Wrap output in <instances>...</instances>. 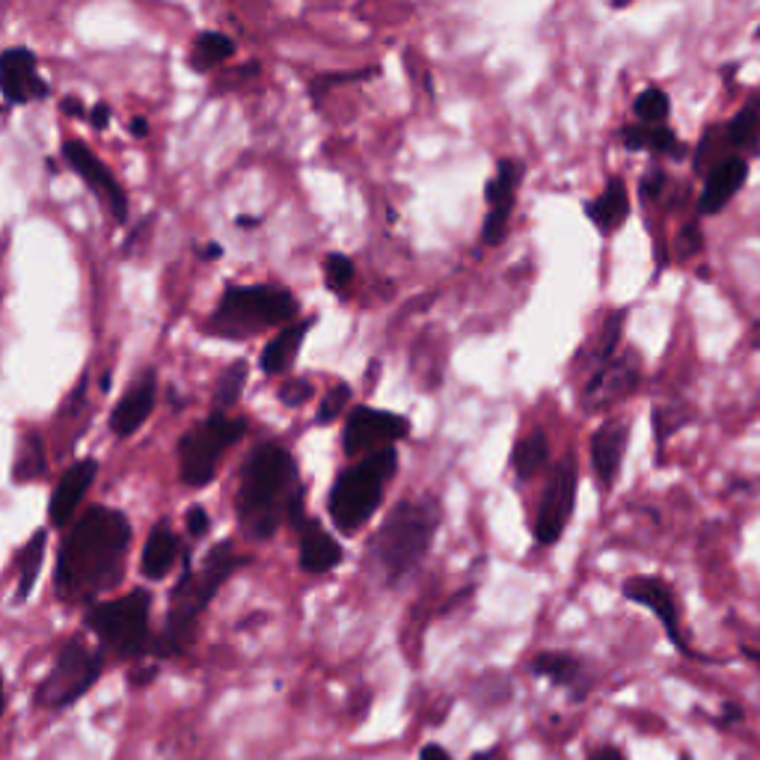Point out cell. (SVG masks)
<instances>
[{
	"mask_svg": "<svg viewBox=\"0 0 760 760\" xmlns=\"http://www.w3.org/2000/svg\"><path fill=\"white\" fill-rule=\"evenodd\" d=\"M740 650H742V657L751 659V663H754V666L760 668V650L758 648H749V645H742Z\"/></svg>",
	"mask_w": 760,
	"mask_h": 760,
	"instance_id": "obj_46",
	"label": "cell"
},
{
	"mask_svg": "<svg viewBox=\"0 0 760 760\" xmlns=\"http://www.w3.org/2000/svg\"><path fill=\"white\" fill-rule=\"evenodd\" d=\"M107 122H111V104L99 102L93 111H90V125H93V129H99V131H104L107 129Z\"/></svg>",
	"mask_w": 760,
	"mask_h": 760,
	"instance_id": "obj_40",
	"label": "cell"
},
{
	"mask_svg": "<svg viewBox=\"0 0 760 760\" xmlns=\"http://www.w3.org/2000/svg\"><path fill=\"white\" fill-rule=\"evenodd\" d=\"M95 475H99V461L95 458H81V461H74L65 470L60 484L51 493V502H48V523L51 526L63 528L72 523L78 509H81V502H84V496L93 487Z\"/></svg>",
	"mask_w": 760,
	"mask_h": 760,
	"instance_id": "obj_18",
	"label": "cell"
},
{
	"mask_svg": "<svg viewBox=\"0 0 760 760\" xmlns=\"http://www.w3.org/2000/svg\"><path fill=\"white\" fill-rule=\"evenodd\" d=\"M725 137H728V146L731 148H751L760 137V95L749 99L742 104L740 113L728 122L725 129Z\"/></svg>",
	"mask_w": 760,
	"mask_h": 760,
	"instance_id": "obj_32",
	"label": "cell"
},
{
	"mask_svg": "<svg viewBox=\"0 0 760 760\" xmlns=\"http://www.w3.org/2000/svg\"><path fill=\"white\" fill-rule=\"evenodd\" d=\"M532 671L541 677H547L558 687H571L579 680V671H583V663L567 654V650H541L538 657L532 659Z\"/></svg>",
	"mask_w": 760,
	"mask_h": 760,
	"instance_id": "obj_31",
	"label": "cell"
},
{
	"mask_svg": "<svg viewBox=\"0 0 760 760\" xmlns=\"http://www.w3.org/2000/svg\"><path fill=\"white\" fill-rule=\"evenodd\" d=\"M325 283L333 295H345L353 283V261L342 253H330L325 259Z\"/></svg>",
	"mask_w": 760,
	"mask_h": 760,
	"instance_id": "obj_34",
	"label": "cell"
},
{
	"mask_svg": "<svg viewBox=\"0 0 760 760\" xmlns=\"http://www.w3.org/2000/svg\"><path fill=\"white\" fill-rule=\"evenodd\" d=\"M244 434H247V419L226 417L217 410L185 431L178 440V475L185 487L203 491L205 484H212L226 452L244 440Z\"/></svg>",
	"mask_w": 760,
	"mask_h": 760,
	"instance_id": "obj_8",
	"label": "cell"
},
{
	"mask_svg": "<svg viewBox=\"0 0 760 760\" xmlns=\"http://www.w3.org/2000/svg\"><path fill=\"white\" fill-rule=\"evenodd\" d=\"M297 300L279 286H229L208 318L205 330L220 339H250L270 327H286L297 318Z\"/></svg>",
	"mask_w": 760,
	"mask_h": 760,
	"instance_id": "obj_6",
	"label": "cell"
},
{
	"mask_svg": "<svg viewBox=\"0 0 760 760\" xmlns=\"http://www.w3.org/2000/svg\"><path fill=\"white\" fill-rule=\"evenodd\" d=\"M550 461V443H547V434L541 431V428H535V431H528V434H523L514 443V449H511V470H514V475H517L520 482H528V479H535V475L547 466Z\"/></svg>",
	"mask_w": 760,
	"mask_h": 760,
	"instance_id": "obj_26",
	"label": "cell"
},
{
	"mask_svg": "<svg viewBox=\"0 0 760 760\" xmlns=\"http://www.w3.org/2000/svg\"><path fill=\"white\" fill-rule=\"evenodd\" d=\"M588 760H627V758H624V751L615 749V746H600V749L594 751Z\"/></svg>",
	"mask_w": 760,
	"mask_h": 760,
	"instance_id": "obj_43",
	"label": "cell"
},
{
	"mask_svg": "<svg viewBox=\"0 0 760 760\" xmlns=\"http://www.w3.org/2000/svg\"><path fill=\"white\" fill-rule=\"evenodd\" d=\"M297 550H300V571L309 576L330 574L333 567L342 565V544L327 532L316 517H304L297 523Z\"/></svg>",
	"mask_w": 760,
	"mask_h": 760,
	"instance_id": "obj_19",
	"label": "cell"
},
{
	"mask_svg": "<svg viewBox=\"0 0 760 760\" xmlns=\"http://www.w3.org/2000/svg\"><path fill=\"white\" fill-rule=\"evenodd\" d=\"M576 484H579V466H576L574 454H567L553 470L547 487L541 493L538 514H535V541L541 547H553L565 535L567 523L574 517Z\"/></svg>",
	"mask_w": 760,
	"mask_h": 760,
	"instance_id": "obj_10",
	"label": "cell"
},
{
	"mask_svg": "<svg viewBox=\"0 0 760 760\" xmlns=\"http://www.w3.org/2000/svg\"><path fill=\"white\" fill-rule=\"evenodd\" d=\"M419 760H452V754L440 742H428L425 749L419 751Z\"/></svg>",
	"mask_w": 760,
	"mask_h": 760,
	"instance_id": "obj_42",
	"label": "cell"
},
{
	"mask_svg": "<svg viewBox=\"0 0 760 760\" xmlns=\"http://www.w3.org/2000/svg\"><path fill=\"white\" fill-rule=\"evenodd\" d=\"M247 378H250V366L244 360L229 362L226 369L220 371V378L214 380L212 404L217 413H229V410L242 401L244 387H247Z\"/></svg>",
	"mask_w": 760,
	"mask_h": 760,
	"instance_id": "obj_29",
	"label": "cell"
},
{
	"mask_svg": "<svg viewBox=\"0 0 760 760\" xmlns=\"http://www.w3.org/2000/svg\"><path fill=\"white\" fill-rule=\"evenodd\" d=\"M746 178H749V161L742 155H725L722 161H716L713 167L705 173V191L698 199V214L713 217V214L722 212L725 205L740 194Z\"/></svg>",
	"mask_w": 760,
	"mask_h": 760,
	"instance_id": "obj_20",
	"label": "cell"
},
{
	"mask_svg": "<svg viewBox=\"0 0 760 760\" xmlns=\"http://www.w3.org/2000/svg\"><path fill=\"white\" fill-rule=\"evenodd\" d=\"M63 158L65 164L72 167V173H78V176L84 178L86 185L93 187L95 194L107 203L113 220H129V196H125V191H122V185L116 182V176L104 167V161L95 155L93 148L84 146L81 140H65Z\"/></svg>",
	"mask_w": 760,
	"mask_h": 760,
	"instance_id": "obj_13",
	"label": "cell"
},
{
	"mask_svg": "<svg viewBox=\"0 0 760 760\" xmlns=\"http://www.w3.org/2000/svg\"><path fill=\"white\" fill-rule=\"evenodd\" d=\"M520 178H523V164L520 161H500L496 176L484 185V203H487V217H484L482 238L484 244H502L509 233L511 212H514V199H517Z\"/></svg>",
	"mask_w": 760,
	"mask_h": 760,
	"instance_id": "obj_15",
	"label": "cell"
},
{
	"mask_svg": "<svg viewBox=\"0 0 760 760\" xmlns=\"http://www.w3.org/2000/svg\"><path fill=\"white\" fill-rule=\"evenodd\" d=\"M0 93L10 104H30L48 99L51 86L39 74L37 54L30 48L19 45L0 54Z\"/></svg>",
	"mask_w": 760,
	"mask_h": 760,
	"instance_id": "obj_16",
	"label": "cell"
},
{
	"mask_svg": "<svg viewBox=\"0 0 760 760\" xmlns=\"http://www.w3.org/2000/svg\"><path fill=\"white\" fill-rule=\"evenodd\" d=\"M307 491L300 484L295 454L279 443H259L247 454L235 496L238 526L247 538L270 541L283 523L297 526L307 517Z\"/></svg>",
	"mask_w": 760,
	"mask_h": 760,
	"instance_id": "obj_2",
	"label": "cell"
},
{
	"mask_svg": "<svg viewBox=\"0 0 760 760\" xmlns=\"http://www.w3.org/2000/svg\"><path fill=\"white\" fill-rule=\"evenodd\" d=\"M104 671V650L90 648L81 636H74L60 648L54 666L45 675V680L37 689V707L42 710H69L90 689L99 684Z\"/></svg>",
	"mask_w": 760,
	"mask_h": 760,
	"instance_id": "obj_9",
	"label": "cell"
},
{
	"mask_svg": "<svg viewBox=\"0 0 760 760\" xmlns=\"http://www.w3.org/2000/svg\"><path fill=\"white\" fill-rule=\"evenodd\" d=\"M754 39H758V42H760V28H758V30H754Z\"/></svg>",
	"mask_w": 760,
	"mask_h": 760,
	"instance_id": "obj_50",
	"label": "cell"
},
{
	"mask_svg": "<svg viewBox=\"0 0 760 760\" xmlns=\"http://www.w3.org/2000/svg\"><path fill=\"white\" fill-rule=\"evenodd\" d=\"M668 111H671V102H668V95L663 93L659 86H648V90H645V93L633 102V113H636V120L648 122V125L666 122Z\"/></svg>",
	"mask_w": 760,
	"mask_h": 760,
	"instance_id": "obj_33",
	"label": "cell"
},
{
	"mask_svg": "<svg viewBox=\"0 0 760 760\" xmlns=\"http://www.w3.org/2000/svg\"><path fill=\"white\" fill-rule=\"evenodd\" d=\"M63 111L65 113H72V116H84V104H81V102H78V99H65V102H63Z\"/></svg>",
	"mask_w": 760,
	"mask_h": 760,
	"instance_id": "obj_45",
	"label": "cell"
},
{
	"mask_svg": "<svg viewBox=\"0 0 760 760\" xmlns=\"http://www.w3.org/2000/svg\"><path fill=\"white\" fill-rule=\"evenodd\" d=\"M185 528H187V535H191L194 541L205 538V535H208V528H212V517H208V511H205L203 505H191L185 514Z\"/></svg>",
	"mask_w": 760,
	"mask_h": 760,
	"instance_id": "obj_37",
	"label": "cell"
},
{
	"mask_svg": "<svg viewBox=\"0 0 760 760\" xmlns=\"http://www.w3.org/2000/svg\"><path fill=\"white\" fill-rule=\"evenodd\" d=\"M220 244H212L208 250H205V259H220Z\"/></svg>",
	"mask_w": 760,
	"mask_h": 760,
	"instance_id": "obj_47",
	"label": "cell"
},
{
	"mask_svg": "<svg viewBox=\"0 0 760 760\" xmlns=\"http://www.w3.org/2000/svg\"><path fill=\"white\" fill-rule=\"evenodd\" d=\"M663 182H666L663 170H654V176H645V182H641V194L648 196V199H650V194L657 196L659 187H663Z\"/></svg>",
	"mask_w": 760,
	"mask_h": 760,
	"instance_id": "obj_41",
	"label": "cell"
},
{
	"mask_svg": "<svg viewBox=\"0 0 760 760\" xmlns=\"http://www.w3.org/2000/svg\"><path fill=\"white\" fill-rule=\"evenodd\" d=\"M7 710V692H3V675H0V716Z\"/></svg>",
	"mask_w": 760,
	"mask_h": 760,
	"instance_id": "obj_48",
	"label": "cell"
},
{
	"mask_svg": "<svg viewBox=\"0 0 760 760\" xmlns=\"http://www.w3.org/2000/svg\"><path fill=\"white\" fill-rule=\"evenodd\" d=\"M233 39L226 37V33H220V30H205V33H199V37L194 39L191 54H187V65H191L194 72L205 74L214 72V69L226 63V60H233Z\"/></svg>",
	"mask_w": 760,
	"mask_h": 760,
	"instance_id": "obj_27",
	"label": "cell"
},
{
	"mask_svg": "<svg viewBox=\"0 0 760 760\" xmlns=\"http://www.w3.org/2000/svg\"><path fill=\"white\" fill-rule=\"evenodd\" d=\"M45 544H48V528H37L33 538L19 550V585H16V606L28 600L33 588L39 583L42 565H45Z\"/></svg>",
	"mask_w": 760,
	"mask_h": 760,
	"instance_id": "obj_28",
	"label": "cell"
},
{
	"mask_svg": "<svg viewBox=\"0 0 760 760\" xmlns=\"http://www.w3.org/2000/svg\"><path fill=\"white\" fill-rule=\"evenodd\" d=\"M624 146L630 152H650V155H680V140L666 122L648 125V122H636L622 131Z\"/></svg>",
	"mask_w": 760,
	"mask_h": 760,
	"instance_id": "obj_25",
	"label": "cell"
},
{
	"mask_svg": "<svg viewBox=\"0 0 760 760\" xmlns=\"http://www.w3.org/2000/svg\"><path fill=\"white\" fill-rule=\"evenodd\" d=\"M178 558H182V541L170 528V523H158V526H152V532H148L143 558H140V574L148 583H161L178 565Z\"/></svg>",
	"mask_w": 760,
	"mask_h": 760,
	"instance_id": "obj_22",
	"label": "cell"
},
{
	"mask_svg": "<svg viewBox=\"0 0 760 760\" xmlns=\"http://www.w3.org/2000/svg\"><path fill=\"white\" fill-rule=\"evenodd\" d=\"M152 618V592L134 588L116 600L90 603L84 615V627L99 639L104 654H116L120 659H152V639L148 630Z\"/></svg>",
	"mask_w": 760,
	"mask_h": 760,
	"instance_id": "obj_7",
	"label": "cell"
},
{
	"mask_svg": "<svg viewBox=\"0 0 760 760\" xmlns=\"http://www.w3.org/2000/svg\"><path fill=\"white\" fill-rule=\"evenodd\" d=\"M131 520L111 505H93L72 520L57 553L54 588L69 606H90L122 583L131 550Z\"/></svg>",
	"mask_w": 760,
	"mask_h": 760,
	"instance_id": "obj_1",
	"label": "cell"
},
{
	"mask_svg": "<svg viewBox=\"0 0 760 760\" xmlns=\"http://www.w3.org/2000/svg\"><path fill=\"white\" fill-rule=\"evenodd\" d=\"M48 458H45V443L39 440V434L30 431L28 437H21L19 452H16V461H12V482L16 484H30L39 482L45 475Z\"/></svg>",
	"mask_w": 760,
	"mask_h": 760,
	"instance_id": "obj_30",
	"label": "cell"
},
{
	"mask_svg": "<svg viewBox=\"0 0 760 760\" xmlns=\"http://www.w3.org/2000/svg\"><path fill=\"white\" fill-rule=\"evenodd\" d=\"M182 574H178L173 592H170V613L164 622V630L155 633L152 639V659H170L182 657L187 645L194 641L199 618L208 609V603L217 597L223 583L247 565V558L238 556L233 547V541H220L205 553L203 565L194 567L191 553L182 550Z\"/></svg>",
	"mask_w": 760,
	"mask_h": 760,
	"instance_id": "obj_3",
	"label": "cell"
},
{
	"mask_svg": "<svg viewBox=\"0 0 760 760\" xmlns=\"http://www.w3.org/2000/svg\"><path fill=\"white\" fill-rule=\"evenodd\" d=\"M348 401H351V387H348V383L333 387V390L327 392L325 399H321V404H318V417H316L318 425H330V422H336L339 417H345Z\"/></svg>",
	"mask_w": 760,
	"mask_h": 760,
	"instance_id": "obj_35",
	"label": "cell"
},
{
	"mask_svg": "<svg viewBox=\"0 0 760 760\" xmlns=\"http://www.w3.org/2000/svg\"><path fill=\"white\" fill-rule=\"evenodd\" d=\"M641 378L639 360L636 353H622V357H613V360L600 366L597 371H592V378L585 383L583 390V408L585 410H606L624 401L627 396L636 392Z\"/></svg>",
	"mask_w": 760,
	"mask_h": 760,
	"instance_id": "obj_14",
	"label": "cell"
},
{
	"mask_svg": "<svg viewBox=\"0 0 760 760\" xmlns=\"http://www.w3.org/2000/svg\"><path fill=\"white\" fill-rule=\"evenodd\" d=\"M440 526V509L428 500H404L387 514L369 544L371 565L383 583L399 585L419 571Z\"/></svg>",
	"mask_w": 760,
	"mask_h": 760,
	"instance_id": "obj_4",
	"label": "cell"
},
{
	"mask_svg": "<svg viewBox=\"0 0 760 760\" xmlns=\"http://www.w3.org/2000/svg\"><path fill=\"white\" fill-rule=\"evenodd\" d=\"M155 675H158V663H152V666H140V668H134L131 671V677H129V684L134 689H140V687H148L152 680H155Z\"/></svg>",
	"mask_w": 760,
	"mask_h": 760,
	"instance_id": "obj_39",
	"label": "cell"
},
{
	"mask_svg": "<svg viewBox=\"0 0 760 760\" xmlns=\"http://www.w3.org/2000/svg\"><path fill=\"white\" fill-rule=\"evenodd\" d=\"M396 473H399L396 445H383L378 452L362 454L351 466H345L327 496V514L333 520V526L342 535H357L383 505L387 484L396 479Z\"/></svg>",
	"mask_w": 760,
	"mask_h": 760,
	"instance_id": "obj_5",
	"label": "cell"
},
{
	"mask_svg": "<svg viewBox=\"0 0 760 760\" xmlns=\"http://www.w3.org/2000/svg\"><path fill=\"white\" fill-rule=\"evenodd\" d=\"M624 597L641 603L645 609L657 615V622L663 624L668 641L675 645L684 657H692V648H689L687 636H684V627H680V606H677V597L671 592V585L663 579V576L654 574H636L624 583Z\"/></svg>",
	"mask_w": 760,
	"mask_h": 760,
	"instance_id": "obj_12",
	"label": "cell"
},
{
	"mask_svg": "<svg viewBox=\"0 0 760 760\" xmlns=\"http://www.w3.org/2000/svg\"><path fill=\"white\" fill-rule=\"evenodd\" d=\"M585 214L600 233H618L630 217V194L622 178H609V185L597 199L585 203Z\"/></svg>",
	"mask_w": 760,
	"mask_h": 760,
	"instance_id": "obj_24",
	"label": "cell"
},
{
	"mask_svg": "<svg viewBox=\"0 0 760 760\" xmlns=\"http://www.w3.org/2000/svg\"><path fill=\"white\" fill-rule=\"evenodd\" d=\"M131 134H134V137H146L148 122L143 120V116H134V120H131Z\"/></svg>",
	"mask_w": 760,
	"mask_h": 760,
	"instance_id": "obj_44",
	"label": "cell"
},
{
	"mask_svg": "<svg viewBox=\"0 0 760 760\" xmlns=\"http://www.w3.org/2000/svg\"><path fill=\"white\" fill-rule=\"evenodd\" d=\"M410 434V419L392 410L353 408L345 419L342 452L357 461L362 454L378 452L383 445L401 443Z\"/></svg>",
	"mask_w": 760,
	"mask_h": 760,
	"instance_id": "obj_11",
	"label": "cell"
},
{
	"mask_svg": "<svg viewBox=\"0 0 760 760\" xmlns=\"http://www.w3.org/2000/svg\"><path fill=\"white\" fill-rule=\"evenodd\" d=\"M309 330H312V318H307V321H291V325L283 327V330L265 345V351H261V371H265V374H286V371L295 366L297 353L304 348V339H307Z\"/></svg>",
	"mask_w": 760,
	"mask_h": 760,
	"instance_id": "obj_23",
	"label": "cell"
},
{
	"mask_svg": "<svg viewBox=\"0 0 760 760\" xmlns=\"http://www.w3.org/2000/svg\"><path fill=\"white\" fill-rule=\"evenodd\" d=\"M312 399V383L309 380H288L279 387V401L286 408H304Z\"/></svg>",
	"mask_w": 760,
	"mask_h": 760,
	"instance_id": "obj_36",
	"label": "cell"
},
{
	"mask_svg": "<svg viewBox=\"0 0 760 760\" xmlns=\"http://www.w3.org/2000/svg\"><path fill=\"white\" fill-rule=\"evenodd\" d=\"M677 247H680V256H696V253H701V247H705V235H701V229H698L696 223L684 226V233L677 238Z\"/></svg>",
	"mask_w": 760,
	"mask_h": 760,
	"instance_id": "obj_38",
	"label": "cell"
},
{
	"mask_svg": "<svg viewBox=\"0 0 760 760\" xmlns=\"http://www.w3.org/2000/svg\"><path fill=\"white\" fill-rule=\"evenodd\" d=\"M630 443V425L624 419H606L592 437V470L603 491H609L622 473L624 454Z\"/></svg>",
	"mask_w": 760,
	"mask_h": 760,
	"instance_id": "obj_21",
	"label": "cell"
},
{
	"mask_svg": "<svg viewBox=\"0 0 760 760\" xmlns=\"http://www.w3.org/2000/svg\"><path fill=\"white\" fill-rule=\"evenodd\" d=\"M155 401H158V374L152 369H146L143 374L131 380V387L125 390L116 408L111 410V431L120 440H129L146 425L152 410H155Z\"/></svg>",
	"mask_w": 760,
	"mask_h": 760,
	"instance_id": "obj_17",
	"label": "cell"
},
{
	"mask_svg": "<svg viewBox=\"0 0 760 760\" xmlns=\"http://www.w3.org/2000/svg\"><path fill=\"white\" fill-rule=\"evenodd\" d=\"M487 758H491V754H484V751H482V754H473V758H470V760H487Z\"/></svg>",
	"mask_w": 760,
	"mask_h": 760,
	"instance_id": "obj_49",
	"label": "cell"
}]
</instances>
